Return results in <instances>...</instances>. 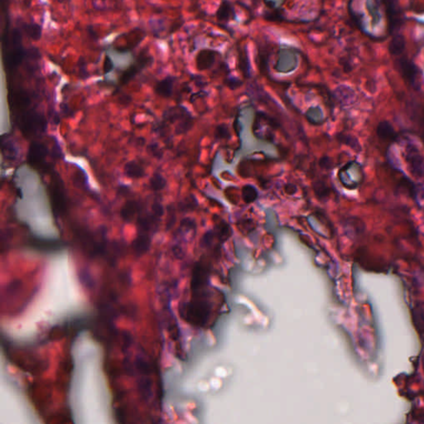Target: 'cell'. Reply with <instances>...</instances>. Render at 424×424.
I'll use <instances>...</instances> for the list:
<instances>
[{
  "label": "cell",
  "mask_w": 424,
  "mask_h": 424,
  "mask_svg": "<svg viewBox=\"0 0 424 424\" xmlns=\"http://www.w3.org/2000/svg\"><path fill=\"white\" fill-rule=\"evenodd\" d=\"M90 310L77 269L66 252L53 255L39 287L18 317L4 325L12 341L27 343L46 331L84 317Z\"/></svg>",
  "instance_id": "1"
},
{
  "label": "cell",
  "mask_w": 424,
  "mask_h": 424,
  "mask_svg": "<svg viewBox=\"0 0 424 424\" xmlns=\"http://www.w3.org/2000/svg\"><path fill=\"white\" fill-rule=\"evenodd\" d=\"M102 345L88 332L76 336L71 346L72 369L68 403L75 423L114 422L112 394Z\"/></svg>",
  "instance_id": "2"
},
{
  "label": "cell",
  "mask_w": 424,
  "mask_h": 424,
  "mask_svg": "<svg viewBox=\"0 0 424 424\" xmlns=\"http://www.w3.org/2000/svg\"><path fill=\"white\" fill-rule=\"evenodd\" d=\"M22 380L18 378L9 361L1 355L0 371V422L2 424L39 423Z\"/></svg>",
  "instance_id": "3"
},
{
  "label": "cell",
  "mask_w": 424,
  "mask_h": 424,
  "mask_svg": "<svg viewBox=\"0 0 424 424\" xmlns=\"http://www.w3.org/2000/svg\"><path fill=\"white\" fill-rule=\"evenodd\" d=\"M396 66L400 76L412 88L418 90L422 86V73L417 65L405 56L396 59Z\"/></svg>",
  "instance_id": "4"
},
{
  "label": "cell",
  "mask_w": 424,
  "mask_h": 424,
  "mask_svg": "<svg viewBox=\"0 0 424 424\" xmlns=\"http://www.w3.org/2000/svg\"><path fill=\"white\" fill-rule=\"evenodd\" d=\"M146 35V32L143 29L134 28L118 36L112 43V47L119 53H130L141 44Z\"/></svg>",
  "instance_id": "5"
},
{
  "label": "cell",
  "mask_w": 424,
  "mask_h": 424,
  "mask_svg": "<svg viewBox=\"0 0 424 424\" xmlns=\"http://www.w3.org/2000/svg\"><path fill=\"white\" fill-rule=\"evenodd\" d=\"M152 62L153 57L148 52V49H142L139 55L134 59V62L126 70H123L119 78V85L124 86L129 83L143 69L150 66Z\"/></svg>",
  "instance_id": "6"
},
{
  "label": "cell",
  "mask_w": 424,
  "mask_h": 424,
  "mask_svg": "<svg viewBox=\"0 0 424 424\" xmlns=\"http://www.w3.org/2000/svg\"><path fill=\"white\" fill-rule=\"evenodd\" d=\"M405 161L413 176L424 178V157L418 147L412 143H408L405 149Z\"/></svg>",
  "instance_id": "7"
},
{
  "label": "cell",
  "mask_w": 424,
  "mask_h": 424,
  "mask_svg": "<svg viewBox=\"0 0 424 424\" xmlns=\"http://www.w3.org/2000/svg\"><path fill=\"white\" fill-rule=\"evenodd\" d=\"M384 4L389 33L391 35L400 33L401 26L404 23V19L398 0H384Z\"/></svg>",
  "instance_id": "8"
},
{
  "label": "cell",
  "mask_w": 424,
  "mask_h": 424,
  "mask_svg": "<svg viewBox=\"0 0 424 424\" xmlns=\"http://www.w3.org/2000/svg\"><path fill=\"white\" fill-rule=\"evenodd\" d=\"M22 127L28 134H37L46 128L43 117L35 112L28 113L22 118Z\"/></svg>",
  "instance_id": "9"
},
{
  "label": "cell",
  "mask_w": 424,
  "mask_h": 424,
  "mask_svg": "<svg viewBox=\"0 0 424 424\" xmlns=\"http://www.w3.org/2000/svg\"><path fill=\"white\" fill-rule=\"evenodd\" d=\"M219 55L220 53L214 49H202L196 56V69L200 71L209 70L215 65V60Z\"/></svg>",
  "instance_id": "10"
},
{
  "label": "cell",
  "mask_w": 424,
  "mask_h": 424,
  "mask_svg": "<svg viewBox=\"0 0 424 424\" xmlns=\"http://www.w3.org/2000/svg\"><path fill=\"white\" fill-rule=\"evenodd\" d=\"M47 154L46 146L41 143H33L29 147V160L32 164L39 166L44 163Z\"/></svg>",
  "instance_id": "11"
},
{
  "label": "cell",
  "mask_w": 424,
  "mask_h": 424,
  "mask_svg": "<svg viewBox=\"0 0 424 424\" xmlns=\"http://www.w3.org/2000/svg\"><path fill=\"white\" fill-rule=\"evenodd\" d=\"M20 29L23 34L35 42H38L42 36V27L37 22H21Z\"/></svg>",
  "instance_id": "12"
},
{
  "label": "cell",
  "mask_w": 424,
  "mask_h": 424,
  "mask_svg": "<svg viewBox=\"0 0 424 424\" xmlns=\"http://www.w3.org/2000/svg\"><path fill=\"white\" fill-rule=\"evenodd\" d=\"M406 47V40L405 36L401 33H396L392 35V39L389 42V51L393 57H400L405 53Z\"/></svg>",
  "instance_id": "13"
},
{
  "label": "cell",
  "mask_w": 424,
  "mask_h": 424,
  "mask_svg": "<svg viewBox=\"0 0 424 424\" xmlns=\"http://www.w3.org/2000/svg\"><path fill=\"white\" fill-rule=\"evenodd\" d=\"M216 19L222 22H228L235 17V9L233 5L228 0H223L220 3V6L218 8L217 11L215 13Z\"/></svg>",
  "instance_id": "14"
},
{
  "label": "cell",
  "mask_w": 424,
  "mask_h": 424,
  "mask_svg": "<svg viewBox=\"0 0 424 424\" xmlns=\"http://www.w3.org/2000/svg\"><path fill=\"white\" fill-rule=\"evenodd\" d=\"M174 82L175 78L172 77H165L164 79L161 80L155 86V92L159 96L168 98L171 96L173 91Z\"/></svg>",
  "instance_id": "15"
},
{
  "label": "cell",
  "mask_w": 424,
  "mask_h": 424,
  "mask_svg": "<svg viewBox=\"0 0 424 424\" xmlns=\"http://www.w3.org/2000/svg\"><path fill=\"white\" fill-rule=\"evenodd\" d=\"M377 134L383 140L392 142L397 139L395 130L393 129L391 123L388 121H382L379 123L378 127H377Z\"/></svg>",
  "instance_id": "16"
},
{
  "label": "cell",
  "mask_w": 424,
  "mask_h": 424,
  "mask_svg": "<svg viewBox=\"0 0 424 424\" xmlns=\"http://www.w3.org/2000/svg\"><path fill=\"white\" fill-rule=\"evenodd\" d=\"M139 204L135 201H128L120 210V216L126 221H131L139 211Z\"/></svg>",
  "instance_id": "17"
},
{
  "label": "cell",
  "mask_w": 424,
  "mask_h": 424,
  "mask_svg": "<svg viewBox=\"0 0 424 424\" xmlns=\"http://www.w3.org/2000/svg\"><path fill=\"white\" fill-rule=\"evenodd\" d=\"M124 173L128 178L140 179L145 175V171L140 164L134 161H131L126 163L124 166Z\"/></svg>",
  "instance_id": "18"
},
{
  "label": "cell",
  "mask_w": 424,
  "mask_h": 424,
  "mask_svg": "<svg viewBox=\"0 0 424 424\" xmlns=\"http://www.w3.org/2000/svg\"><path fill=\"white\" fill-rule=\"evenodd\" d=\"M62 188L61 187V185H54L53 188H52V196H53V203H54V207L56 210L59 211L60 213L63 212L66 207V203H65V197H64L63 191Z\"/></svg>",
  "instance_id": "19"
},
{
  "label": "cell",
  "mask_w": 424,
  "mask_h": 424,
  "mask_svg": "<svg viewBox=\"0 0 424 424\" xmlns=\"http://www.w3.org/2000/svg\"><path fill=\"white\" fill-rule=\"evenodd\" d=\"M214 232H215V238H217L220 242H225L228 240L232 235L231 227L224 220H220L215 225Z\"/></svg>",
  "instance_id": "20"
},
{
  "label": "cell",
  "mask_w": 424,
  "mask_h": 424,
  "mask_svg": "<svg viewBox=\"0 0 424 424\" xmlns=\"http://www.w3.org/2000/svg\"><path fill=\"white\" fill-rule=\"evenodd\" d=\"M312 187H313L315 196H317L319 200H325L330 196L331 189L324 181H316L312 184Z\"/></svg>",
  "instance_id": "21"
},
{
  "label": "cell",
  "mask_w": 424,
  "mask_h": 424,
  "mask_svg": "<svg viewBox=\"0 0 424 424\" xmlns=\"http://www.w3.org/2000/svg\"><path fill=\"white\" fill-rule=\"evenodd\" d=\"M242 199L246 204H251V203H255V201L257 200L258 193L256 187H254L252 185H245L242 188L241 191Z\"/></svg>",
  "instance_id": "22"
},
{
  "label": "cell",
  "mask_w": 424,
  "mask_h": 424,
  "mask_svg": "<svg viewBox=\"0 0 424 424\" xmlns=\"http://www.w3.org/2000/svg\"><path fill=\"white\" fill-rule=\"evenodd\" d=\"M149 185L153 191H162L166 187L167 181L162 174L159 173V172H155L150 178Z\"/></svg>",
  "instance_id": "23"
},
{
  "label": "cell",
  "mask_w": 424,
  "mask_h": 424,
  "mask_svg": "<svg viewBox=\"0 0 424 424\" xmlns=\"http://www.w3.org/2000/svg\"><path fill=\"white\" fill-rule=\"evenodd\" d=\"M336 138L341 143L349 146L353 150L358 151V150L361 149V146L359 144L358 140L355 137L347 135V134H339Z\"/></svg>",
  "instance_id": "24"
},
{
  "label": "cell",
  "mask_w": 424,
  "mask_h": 424,
  "mask_svg": "<svg viewBox=\"0 0 424 424\" xmlns=\"http://www.w3.org/2000/svg\"><path fill=\"white\" fill-rule=\"evenodd\" d=\"M196 206H197V203H196V198L190 196L185 198L184 200L180 203L179 209L184 212H190L196 209Z\"/></svg>",
  "instance_id": "25"
},
{
  "label": "cell",
  "mask_w": 424,
  "mask_h": 424,
  "mask_svg": "<svg viewBox=\"0 0 424 424\" xmlns=\"http://www.w3.org/2000/svg\"><path fill=\"white\" fill-rule=\"evenodd\" d=\"M215 138L217 140H223L231 138V132L228 126L226 123H220L215 129Z\"/></svg>",
  "instance_id": "26"
},
{
  "label": "cell",
  "mask_w": 424,
  "mask_h": 424,
  "mask_svg": "<svg viewBox=\"0 0 424 424\" xmlns=\"http://www.w3.org/2000/svg\"><path fill=\"white\" fill-rule=\"evenodd\" d=\"M239 67L244 77H250V61L248 60L245 52H242L240 53L239 57Z\"/></svg>",
  "instance_id": "27"
},
{
  "label": "cell",
  "mask_w": 424,
  "mask_h": 424,
  "mask_svg": "<svg viewBox=\"0 0 424 424\" xmlns=\"http://www.w3.org/2000/svg\"><path fill=\"white\" fill-rule=\"evenodd\" d=\"M152 214L158 219L163 217V215H164V208H163V205L159 202L154 203L152 205Z\"/></svg>",
  "instance_id": "28"
},
{
  "label": "cell",
  "mask_w": 424,
  "mask_h": 424,
  "mask_svg": "<svg viewBox=\"0 0 424 424\" xmlns=\"http://www.w3.org/2000/svg\"><path fill=\"white\" fill-rule=\"evenodd\" d=\"M113 68H114V62H113L111 57L106 54V55L105 56V58H104V74L106 75V74H109V73L111 72L113 70Z\"/></svg>",
  "instance_id": "29"
},
{
  "label": "cell",
  "mask_w": 424,
  "mask_h": 424,
  "mask_svg": "<svg viewBox=\"0 0 424 424\" xmlns=\"http://www.w3.org/2000/svg\"><path fill=\"white\" fill-rule=\"evenodd\" d=\"M4 151H5L6 157L9 159H13L16 157L15 148L10 142H5L4 144Z\"/></svg>",
  "instance_id": "30"
},
{
  "label": "cell",
  "mask_w": 424,
  "mask_h": 424,
  "mask_svg": "<svg viewBox=\"0 0 424 424\" xmlns=\"http://www.w3.org/2000/svg\"><path fill=\"white\" fill-rule=\"evenodd\" d=\"M180 226L182 228L187 229V230H195L196 229V222L192 220L191 218H184L181 221Z\"/></svg>",
  "instance_id": "31"
},
{
  "label": "cell",
  "mask_w": 424,
  "mask_h": 424,
  "mask_svg": "<svg viewBox=\"0 0 424 424\" xmlns=\"http://www.w3.org/2000/svg\"><path fill=\"white\" fill-rule=\"evenodd\" d=\"M318 163L320 167L323 170H330L332 167V161L329 157H321Z\"/></svg>",
  "instance_id": "32"
},
{
  "label": "cell",
  "mask_w": 424,
  "mask_h": 424,
  "mask_svg": "<svg viewBox=\"0 0 424 424\" xmlns=\"http://www.w3.org/2000/svg\"><path fill=\"white\" fill-rule=\"evenodd\" d=\"M167 227H171L172 225L175 223L176 220V215H175V211L172 207H168L167 209Z\"/></svg>",
  "instance_id": "33"
},
{
  "label": "cell",
  "mask_w": 424,
  "mask_h": 424,
  "mask_svg": "<svg viewBox=\"0 0 424 424\" xmlns=\"http://www.w3.org/2000/svg\"><path fill=\"white\" fill-rule=\"evenodd\" d=\"M284 191L286 194L288 195H294L297 192V187L295 184L292 183H287L284 187Z\"/></svg>",
  "instance_id": "34"
},
{
  "label": "cell",
  "mask_w": 424,
  "mask_h": 424,
  "mask_svg": "<svg viewBox=\"0 0 424 424\" xmlns=\"http://www.w3.org/2000/svg\"><path fill=\"white\" fill-rule=\"evenodd\" d=\"M150 150H151V152H152L153 155L155 157H162L163 154L160 152V150L159 149V147L158 146L155 145V144H153V145L150 146Z\"/></svg>",
  "instance_id": "35"
},
{
  "label": "cell",
  "mask_w": 424,
  "mask_h": 424,
  "mask_svg": "<svg viewBox=\"0 0 424 424\" xmlns=\"http://www.w3.org/2000/svg\"><path fill=\"white\" fill-rule=\"evenodd\" d=\"M59 2H65V1H67V0H58Z\"/></svg>",
  "instance_id": "36"
}]
</instances>
